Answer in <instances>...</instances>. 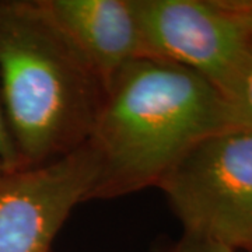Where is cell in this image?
<instances>
[{
    "label": "cell",
    "instance_id": "6da1fadb",
    "mask_svg": "<svg viewBox=\"0 0 252 252\" xmlns=\"http://www.w3.org/2000/svg\"><path fill=\"white\" fill-rule=\"evenodd\" d=\"M240 125L228 99L202 76L158 58L133 59L109 83L86 142L99 162L89 200L158 187L193 146Z\"/></svg>",
    "mask_w": 252,
    "mask_h": 252
},
{
    "label": "cell",
    "instance_id": "7a4b0ae2",
    "mask_svg": "<svg viewBox=\"0 0 252 252\" xmlns=\"http://www.w3.org/2000/svg\"><path fill=\"white\" fill-rule=\"evenodd\" d=\"M105 93L38 0H0V98L23 165L86 144Z\"/></svg>",
    "mask_w": 252,
    "mask_h": 252
},
{
    "label": "cell",
    "instance_id": "3957f363",
    "mask_svg": "<svg viewBox=\"0 0 252 252\" xmlns=\"http://www.w3.org/2000/svg\"><path fill=\"white\" fill-rule=\"evenodd\" d=\"M184 233L252 250V127H228L193 146L158 187Z\"/></svg>",
    "mask_w": 252,
    "mask_h": 252
},
{
    "label": "cell",
    "instance_id": "277c9868",
    "mask_svg": "<svg viewBox=\"0 0 252 252\" xmlns=\"http://www.w3.org/2000/svg\"><path fill=\"white\" fill-rule=\"evenodd\" d=\"M144 56L181 64L231 93L252 44L217 0H135Z\"/></svg>",
    "mask_w": 252,
    "mask_h": 252
},
{
    "label": "cell",
    "instance_id": "5b68a950",
    "mask_svg": "<svg viewBox=\"0 0 252 252\" xmlns=\"http://www.w3.org/2000/svg\"><path fill=\"white\" fill-rule=\"evenodd\" d=\"M99 175L89 144L51 161L0 175V252H52V244Z\"/></svg>",
    "mask_w": 252,
    "mask_h": 252
},
{
    "label": "cell",
    "instance_id": "8992f818",
    "mask_svg": "<svg viewBox=\"0 0 252 252\" xmlns=\"http://www.w3.org/2000/svg\"><path fill=\"white\" fill-rule=\"evenodd\" d=\"M48 18L105 86L144 56L135 0H38Z\"/></svg>",
    "mask_w": 252,
    "mask_h": 252
},
{
    "label": "cell",
    "instance_id": "52a82bcc",
    "mask_svg": "<svg viewBox=\"0 0 252 252\" xmlns=\"http://www.w3.org/2000/svg\"><path fill=\"white\" fill-rule=\"evenodd\" d=\"M228 102L233 105L240 122L252 127V48L231 89Z\"/></svg>",
    "mask_w": 252,
    "mask_h": 252
},
{
    "label": "cell",
    "instance_id": "ba28073f",
    "mask_svg": "<svg viewBox=\"0 0 252 252\" xmlns=\"http://www.w3.org/2000/svg\"><path fill=\"white\" fill-rule=\"evenodd\" d=\"M152 252H240L230 245L210 238L184 233L180 240L157 247Z\"/></svg>",
    "mask_w": 252,
    "mask_h": 252
},
{
    "label": "cell",
    "instance_id": "9c48e42d",
    "mask_svg": "<svg viewBox=\"0 0 252 252\" xmlns=\"http://www.w3.org/2000/svg\"><path fill=\"white\" fill-rule=\"evenodd\" d=\"M0 162L10 170L24 167L9 129V124H7V119L4 115L1 98H0Z\"/></svg>",
    "mask_w": 252,
    "mask_h": 252
},
{
    "label": "cell",
    "instance_id": "30bf717a",
    "mask_svg": "<svg viewBox=\"0 0 252 252\" xmlns=\"http://www.w3.org/2000/svg\"><path fill=\"white\" fill-rule=\"evenodd\" d=\"M219 4L243 28L252 44V0H217Z\"/></svg>",
    "mask_w": 252,
    "mask_h": 252
},
{
    "label": "cell",
    "instance_id": "8fae6325",
    "mask_svg": "<svg viewBox=\"0 0 252 252\" xmlns=\"http://www.w3.org/2000/svg\"><path fill=\"white\" fill-rule=\"evenodd\" d=\"M10 168H7V167H6V165H3V164H1V162H0V175H3V174H4V172L6 171H9ZM14 170H16V168H14Z\"/></svg>",
    "mask_w": 252,
    "mask_h": 252
},
{
    "label": "cell",
    "instance_id": "7c38bea8",
    "mask_svg": "<svg viewBox=\"0 0 252 252\" xmlns=\"http://www.w3.org/2000/svg\"><path fill=\"white\" fill-rule=\"evenodd\" d=\"M248 252H252V251H248Z\"/></svg>",
    "mask_w": 252,
    "mask_h": 252
},
{
    "label": "cell",
    "instance_id": "4fadbf2b",
    "mask_svg": "<svg viewBox=\"0 0 252 252\" xmlns=\"http://www.w3.org/2000/svg\"><path fill=\"white\" fill-rule=\"evenodd\" d=\"M251 251H252V250H251Z\"/></svg>",
    "mask_w": 252,
    "mask_h": 252
}]
</instances>
